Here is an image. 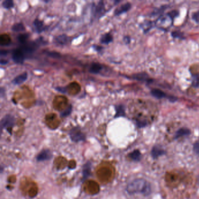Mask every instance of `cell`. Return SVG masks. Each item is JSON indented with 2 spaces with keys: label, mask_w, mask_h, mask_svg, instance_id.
Segmentation results:
<instances>
[{
  "label": "cell",
  "mask_w": 199,
  "mask_h": 199,
  "mask_svg": "<svg viewBox=\"0 0 199 199\" xmlns=\"http://www.w3.org/2000/svg\"><path fill=\"white\" fill-rule=\"evenodd\" d=\"M126 189L128 193L130 194L141 193L147 196L150 194L151 192L150 184L143 179L134 180L128 184Z\"/></svg>",
  "instance_id": "6da1fadb"
},
{
  "label": "cell",
  "mask_w": 199,
  "mask_h": 199,
  "mask_svg": "<svg viewBox=\"0 0 199 199\" xmlns=\"http://www.w3.org/2000/svg\"><path fill=\"white\" fill-rule=\"evenodd\" d=\"M15 119L13 116L11 115H6L1 120L2 128H5L11 133V129L15 124Z\"/></svg>",
  "instance_id": "7a4b0ae2"
},
{
  "label": "cell",
  "mask_w": 199,
  "mask_h": 199,
  "mask_svg": "<svg viewBox=\"0 0 199 199\" xmlns=\"http://www.w3.org/2000/svg\"><path fill=\"white\" fill-rule=\"evenodd\" d=\"M70 136L72 141L76 143L85 140V134L82 132L79 128H72L70 132Z\"/></svg>",
  "instance_id": "3957f363"
},
{
  "label": "cell",
  "mask_w": 199,
  "mask_h": 199,
  "mask_svg": "<svg viewBox=\"0 0 199 199\" xmlns=\"http://www.w3.org/2000/svg\"><path fill=\"white\" fill-rule=\"evenodd\" d=\"M38 43L35 41L27 42L25 44L22 45L20 49L24 53L26 56L28 55H31L35 51L37 47Z\"/></svg>",
  "instance_id": "277c9868"
},
{
  "label": "cell",
  "mask_w": 199,
  "mask_h": 199,
  "mask_svg": "<svg viewBox=\"0 0 199 199\" xmlns=\"http://www.w3.org/2000/svg\"><path fill=\"white\" fill-rule=\"evenodd\" d=\"M26 56L24 53L20 48L16 49L12 51V58L13 61L17 64H22Z\"/></svg>",
  "instance_id": "5b68a950"
},
{
  "label": "cell",
  "mask_w": 199,
  "mask_h": 199,
  "mask_svg": "<svg viewBox=\"0 0 199 199\" xmlns=\"http://www.w3.org/2000/svg\"><path fill=\"white\" fill-rule=\"evenodd\" d=\"M51 157L52 154L49 149H44L37 155L36 159L37 161H44L50 159Z\"/></svg>",
  "instance_id": "8992f818"
},
{
  "label": "cell",
  "mask_w": 199,
  "mask_h": 199,
  "mask_svg": "<svg viewBox=\"0 0 199 199\" xmlns=\"http://www.w3.org/2000/svg\"><path fill=\"white\" fill-rule=\"evenodd\" d=\"M131 8V4L129 2H127L123 5H121L120 7L117 8L115 11V15H120L124 12H126L127 11L129 10Z\"/></svg>",
  "instance_id": "52a82bcc"
},
{
  "label": "cell",
  "mask_w": 199,
  "mask_h": 199,
  "mask_svg": "<svg viewBox=\"0 0 199 199\" xmlns=\"http://www.w3.org/2000/svg\"><path fill=\"white\" fill-rule=\"evenodd\" d=\"M27 78H28V74L25 72H24V73H22V74H21L20 75H19L17 77H15L13 80L12 82L15 85H20L23 82L25 81L26 80H27Z\"/></svg>",
  "instance_id": "ba28073f"
},
{
  "label": "cell",
  "mask_w": 199,
  "mask_h": 199,
  "mask_svg": "<svg viewBox=\"0 0 199 199\" xmlns=\"http://www.w3.org/2000/svg\"><path fill=\"white\" fill-rule=\"evenodd\" d=\"M102 70V65L98 63H93L89 67V72L95 74H97L99 73Z\"/></svg>",
  "instance_id": "9c48e42d"
},
{
  "label": "cell",
  "mask_w": 199,
  "mask_h": 199,
  "mask_svg": "<svg viewBox=\"0 0 199 199\" xmlns=\"http://www.w3.org/2000/svg\"><path fill=\"white\" fill-rule=\"evenodd\" d=\"M105 11V5L103 1H99L97 4V6L95 8V15L100 17L103 14Z\"/></svg>",
  "instance_id": "30bf717a"
},
{
  "label": "cell",
  "mask_w": 199,
  "mask_h": 199,
  "mask_svg": "<svg viewBox=\"0 0 199 199\" xmlns=\"http://www.w3.org/2000/svg\"><path fill=\"white\" fill-rule=\"evenodd\" d=\"M33 25L35 26L36 31L38 33H41V32L45 31V29H46L43 22L41 20H39L38 19H36L35 20H34Z\"/></svg>",
  "instance_id": "8fae6325"
},
{
  "label": "cell",
  "mask_w": 199,
  "mask_h": 199,
  "mask_svg": "<svg viewBox=\"0 0 199 199\" xmlns=\"http://www.w3.org/2000/svg\"><path fill=\"white\" fill-rule=\"evenodd\" d=\"M55 40L57 43H58L60 45H65L69 41V37L66 35H61L57 36L55 38Z\"/></svg>",
  "instance_id": "7c38bea8"
},
{
  "label": "cell",
  "mask_w": 199,
  "mask_h": 199,
  "mask_svg": "<svg viewBox=\"0 0 199 199\" xmlns=\"http://www.w3.org/2000/svg\"><path fill=\"white\" fill-rule=\"evenodd\" d=\"M190 131L189 130L188 128H182L179 129V130L176 133L175 137L176 138H179L183 136H186L190 134Z\"/></svg>",
  "instance_id": "4fadbf2b"
},
{
  "label": "cell",
  "mask_w": 199,
  "mask_h": 199,
  "mask_svg": "<svg viewBox=\"0 0 199 199\" xmlns=\"http://www.w3.org/2000/svg\"><path fill=\"white\" fill-rule=\"evenodd\" d=\"M113 37L110 33H105L101 37L100 41L103 44L107 45L112 41Z\"/></svg>",
  "instance_id": "5bb4252c"
},
{
  "label": "cell",
  "mask_w": 199,
  "mask_h": 199,
  "mask_svg": "<svg viewBox=\"0 0 199 199\" xmlns=\"http://www.w3.org/2000/svg\"><path fill=\"white\" fill-rule=\"evenodd\" d=\"M151 94L153 95L154 97L157 98H162L167 97V95L161 90L158 89H154L151 91Z\"/></svg>",
  "instance_id": "9a60e30c"
},
{
  "label": "cell",
  "mask_w": 199,
  "mask_h": 199,
  "mask_svg": "<svg viewBox=\"0 0 199 199\" xmlns=\"http://www.w3.org/2000/svg\"><path fill=\"white\" fill-rule=\"evenodd\" d=\"M91 173V164L89 162L85 165L83 169V180L87 179Z\"/></svg>",
  "instance_id": "2e32d148"
},
{
  "label": "cell",
  "mask_w": 199,
  "mask_h": 199,
  "mask_svg": "<svg viewBox=\"0 0 199 199\" xmlns=\"http://www.w3.org/2000/svg\"><path fill=\"white\" fill-rule=\"evenodd\" d=\"M116 113L115 115V118L123 116L125 115L124 107L122 105H119L116 106Z\"/></svg>",
  "instance_id": "e0dca14e"
},
{
  "label": "cell",
  "mask_w": 199,
  "mask_h": 199,
  "mask_svg": "<svg viewBox=\"0 0 199 199\" xmlns=\"http://www.w3.org/2000/svg\"><path fill=\"white\" fill-rule=\"evenodd\" d=\"M28 38H29V35L28 33H21L17 37L18 41L20 43V44H22V45L25 44L26 43L28 42L27 41Z\"/></svg>",
  "instance_id": "ac0fdd59"
},
{
  "label": "cell",
  "mask_w": 199,
  "mask_h": 199,
  "mask_svg": "<svg viewBox=\"0 0 199 199\" xmlns=\"http://www.w3.org/2000/svg\"><path fill=\"white\" fill-rule=\"evenodd\" d=\"M12 30L15 32H20L25 30V26L21 23H18L12 26Z\"/></svg>",
  "instance_id": "d6986e66"
},
{
  "label": "cell",
  "mask_w": 199,
  "mask_h": 199,
  "mask_svg": "<svg viewBox=\"0 0 199 199\" xmlns=\"http://www.w3.org/2000/svg\"><path fill=\"white\" fill-rule=\"evenodd\" d=\"M129 157L134 161H139L141 158V154L138 150H135L132 153L130 154Z\"/></svg>",
  "instance_id": "ffe728a7"
},
{
  "label": "cell",
  "mask_w": 199,
  "mask_h": 199,
  "mask_svg": "<svg viewBox=\"0 0 199 199\" xmlns=\"http://www.w3.org/2000/svg\"><path fill=\"white\" fill-rule=\"evenodd\" d=\"M14 2L11 0H5L2 2V6L5 9H10L14 6Z\"/></svg>",
  "instance_id": "44dd1931"
},
{
  "label": "cell",
  "mask_w": 199,
  "mask_h": 199,
  "mask_svg": "<svg viewBox=\"0 0 199 199\" xmlns=\"http://www.w3.org/2000/svg\"><path fill=\"white\" fill-rule=\"evenodd\" d=\"M72 111V106L70 105L67 108L66 110H64L63 112L60 113V116L62 118H65L68 116V115H70L71 114Z\"/></svg>",
  "instance_id": "7402d4cb"
},
{
  "label": "cell",
  "mask_w": 199,
  "mask_h": 199,
  "mask_svg": "<svg viewBox=\"0 0 199 199\" xmlns=\"http://www.w3.org/2000/svg\"><path fill=\"white\" fill-rule=\"evenodd\" d=\"M192 85L195 88L199 87V74L193 75L192 76Z\"/></svg>",
  "instance_id": "603a6c76"
},
{
  "label": "cell",
  "mask_w": 199,
  "mask_h": 199,
  "mask_svg": "<svg viewBox=\"0 0 199 199\" xmlns=\"http://www.w3.org/2000/svg\"><path fill=\"white\" fill-rule=\"evenodd\" d=\"M46 54L48 56L51 57L55 58H60V57H61L60 53H58L57 52H55V51H47V52H46Z\"/></svg>",
  "instance_id": "cb8c5ba5"
},
{
  "label": "cell",
  "mask_w": 199,
  "mask_h": 199,
  "mask_svg": "<svg viewBox=\"0 0 199 199\" xmlns=\"http://www.w3.org/2000/svg\"><path fill=\"white\" fill-rule=\"evenodd\" d=\"M163 153V151L159 148L158 147H155L153 148V151H152V154L154 157H158L159 155H161Z\"/></svg>",
  "instance_id": "d4e9b609"
},
{
  "label": "cell",
  "mask_w": 199,
  "mask_h": 199,
  "mask_svg": "<svg viewBox=\"0 0 199 199\" xmlns=\"http://www.w3.org/2000/svg\"><path fill=\"white\" fill-rule=\"evenodd\" d=\"M193 151L196 154L199 156V141L194 144L193 145Z\"/></svg>",
  "instance_id": "484cf974"
},
{
  "label": "cell",
  "mask_w": 199,
  "mask_h": 199,
  "mask_svg": "<svg viewBox=\"0 0 199 199\" xmlns=\"http://www.w3.org/2000/svg\"><path fill=\"white\" fill-rule=\"evenodd\" d=\"M172 35L174 36V37H176V38H182V37H183L182 33L178 32H173Z\"/></svg>",
  "instance_id": "4316f807"
},
{
  "label": "cell",
  "mask_w": 199,
  "mask_h": 199,
  "mask_svg": "<svg viewBox=\"0 0 199 199\" xmlns=\"http://www.w3.org/2000/svg\"><path fill=\"white\" fill-rule=\"evenodd\" d=\"M193 19H194L196 22L199 23V11L197 12L194 13L193 15Z\"/></svg>",
  "instance_id": "83f0119b"
},
{
  "label": "cell",
  "mask_w": 199,
  "mask_h": 199,
  "mask_svg": "<svg viewBox=\"0 0 199 199\" xmlns=\"http://www.w3.org/2000/svg\"><path fill=\"white\" fill-rule=\"evenodd\" d=\"M56 89H57L58 91H60V92H63V93H66V89H65V88L58 87V88H56Z\"/></svg>",
  "instance_id": "f1b7e54d"
},
{
  "label": "cell",
  "mask_w": 199,
  "mask_h": 199,
  "mask_svg": "<svg viewBox=\"0 0 199 199\" xmlns=\"http://www.w3.org/2000/svg\"><path fill=\"white\" fill-rule=\"evenodd\" d=\"M7 53H8V51H6V50H2L0 51V54H1V56H5L7 54Z\"/></svg>",
  "instance_id": "f546056e"
},
{
  "label": "cell",
  "mask_w": 199,
  "mask_h": 199,
  "mask_svg": "<svg viewBox=\"0 0 199 199\" xmlns=\"http://www.w3.org/2000/svg\"><path fill=\"white\" fill-rule=\"evenodd\" d=\"M93 47H94V48L95 49V50H97V51H101V50H102V48L101 47V46H93Z\"/></svg>",
  "instance_id": "4dcf8cb0"
},
{
  "label": "cell",
  "mask_w": 199,
  "mask_h": 199,
  "mask_svg": "<svg viewBox=\"0 0 199 199\" xmlns=\"http://www.w3.org/2000/svg\"><path fill=\"white\" fill-rule=\"evenodd\" d=\"M124 41L126 43H128L130 42V38L128 37H125L124 38Z\"/></svg>",
  "instance_id": "1f68e13d"
},
{
  "label": "cell",
  "mask_w": 199,
  "mask_h": 199,
  "mask_svg": "<svg viewBox=\"0 0 199 199\" xmlns=\"http://www.w3.org/2000/svg\"><path fill=\"white\" fill-rule=\"evenodd\" d=\"M7 63H8L7 60H1V64H2V65H5Z\"/></svg>",
  "instance_id": "d6a6232c"
}]
</instances>
